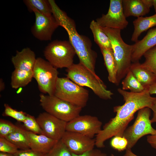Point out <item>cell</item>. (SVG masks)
Masks as SVG:
<instances>
[{
  "instance_id": "ac0fdd59",
  "label": "cell",
  "mask_w": 156,
  "mask_h": 156,
  "mask_svg": "<svg viewBox=\"0 0 156 156\" xmlns=\"http://www.w3.org/2000/svg\"><path fill=\"white\" fill-rule=\"evenodd\" d=\"M129 70L140 83L145 87H149L156 82V75L139 62L131 64Z\"/></svg>"
},
{
  "instance_id": "e0dca14e",
  "label": "cell",
  "mask_w": 156,
  "mask_h": 156,
  "mask_svg": "<svg viewBox=\"0 0 156 156\" xmlns=\"http://www.w3.org/2000/svg\"><path fill=\"white\" fill-rule=\"evenodd\" d=\"M30 149L45 154L48 153L58 141L43 134H37L27 131Z\"/></svg>"
},
{
  "instance_id": "44dd1931",
  "label": "cell",
  "mask_w": 156,
  "mask_h": 156,
  "mask_svg": "<svg viewBox=\"0 0 156 156\" xmlns=\"http://www.w3.org/2000/svg\"><path fill=\"white\" fill-rule=\"evenodd\" d=\"M107 71L108 80L116 85L117 66L112 49L100 48Z\"/></svg>"
},
{
  "instance_id": "f546056e",
  "label": "cell",
  "mask_w": 156,
  "mask_h": 156,
  "mask_svg": "<svg viewBox=\"0 0 156 156\" xmlns=\"http://www.w3.org/2000/svg\"><path fill=\"white\" fill-rule=\"evenodd\" d=\"M4 106L5 109L3 116L11 117L18 122H23L26 118V113L14 109L7 104H4Z\"/></svg>"
},
{
  "instance_id": "d6a6232c",
  "label": "cell",
  "mask_w": 156,
  "mask_h": 156,
  "mask_svg": "<svg viewBox=\"0 0 156 156\" xmlns=\"http://www.w3.org/2000/svg\"><path fill=\"white\" fill-rule=\"evenodd\" d=\"M18 150L17 146L4 138H0V152L14 154Z\"/></svg>"
},
{
  "instance_id": "8992f818",
  "label": "cell",
  "mask_w": 156,
  "mask_h": 156,
  "mask_svg": "<svg viewBox=\"0 0 156 156\" xmlns=\"http://www.w3.org/2000/svg\"><path fill=\"white\" fill-rule=\"evenodd\" d=\"M40 105L45 112L68 122L80 115L82 108L54 95H40Z\"/></svg>"
},
{
  "instance_id": "3957f363",
  "label": "cell",
  "mask_w": 156,
  "mask_h": 156,
  "mask_svg": "<svg viewBox=\"0 0 156 156\" xmlns=\"http://www.w3.org/2000/svg\"><path fill=\"white\" fill-rule=\"evenodd\" d=\"M109 38L117 66V85L125 77L131 64L133 45L125 43L121 37V30L101 27Z\"/></svg>"
},
{
  "instance_id": "9c48e42d",
  "label": "cell",
  "mask_w": 156,
  "mask_h": 156,
  "mask_svg": "<svg viewBox=\"0 0 156 156\" xmlns=\"http://www.w3.org/2000/svg\"><path fill=\"white\" fill-rule=\"evenodd\" d=\"M33 72L40 91L43 94L54 95L58 78L57 69L47 61L39 57L36 58Z\"/></svg>"
},
{
  "instance_id": "8fae6325",
  "label": "cell",
  "mask_w": 156,
  "mask_h": 156,
  "mask_svg": "<svg viewBox=\"0 0 156 156\" xmlns=\"http://www.w3.org/2000/svg\"><path fill=\"white\" fill-rule=\"evenodd\" d=\"M102 125V122L96 116L79 115L67 122L66 130L93 138L101 130Z\"/></svg>"
},
{
  "instance_id": "4dcf8cb0",
  "label": "cell",
  "mask_w": 156,
  "mask_h": 156,
  "mask_svg": "<svg viewBox=\"0 0 156 156\" xmlns=\"http://www.w3.org/2000/svg\"><path fill=\"white\" fill-rule=\"evenodd\" d=\"M18 127L8 121L1 119L0 138H5L13 132Z\"/></svg>"
},
{
  "instance_id": "f1b7e54d",
  "label": "cell",
  "mask_w": 156,
  "mask_h": 156,
  "mask_svg": "<svg viewBox=\"0 0 156 156\" xmlns=\"http://www.w3.org/2000/svg\"><path fill=\"white\" fill-rule=\"evenodd\" d=\"M23 123L28 131L37 134H42V131L34 116L27 114L26 118Z\"/></svg>"
},
{
  "instance_id": "7bdbcfd3",
  "label": "cell",
  "mask_w": 156,
  "mask_h": 156,
  "mask_svg": "<svg viewBox=\"0 0 156 156\" xmlns=\"http://www.w3.org/2000/svg\"><path fill=\"white\" fill-rule=\"evenodd\" d=\"M153 6L156 13V0H153Z\"/></svg>"
},
{
  "instance_id": "4fadbf2b",
  "label": "cell",
  "mask_w": 156,
  "mask_h": 156,
  "mask_svg": "<svg viewBox=\"0 0 156 156\" xmlns=\"http://www.w3.org/2000/svg\"><path fill=\"white\" fill-rule=\"evenodd\" d=\"M34 12L35 19L31 28L32 34L40 41L51 40L54 32L60 26L57 21L53 14L48 16L37 12Z\"/></svg>"
},
{
  "instance_id": "7a4b0ae2",
  "label": "cell",
  "mask_w": 156,
  "mask_h": 156,
  "mask_svg": "<svg viewBox=\"0 0 156 156\" xmlns=\"http://www.w3.org/2000/svg\"><path fill=\"white\" fill-rule=\"evenodd\" d=\"M52 14L60 26L63 27L67 31L69 41L74 48L79 63L83 65L94 75L97 57L96 53L92 49V44L89 39L79 34L74 21L62 10L55 2L51 3Z\"/></svg>"
},
{
  "instance_id": "ba28073f",
  "label": "cell",
  "mask_w": 156,
  "mask_h": 156,
  "mask_svg": "<svg viewBox=\"0 0 156 156\" xmlns=\"http://www.w3.org/2000/svg\"><path fill=\"white\" fill-rule=\"evenodd\" d=\"M151 113V109L147 107L139 109L134 123L126 129L123 136L128 141L126 149H131L138 141L144 135L156 133V129L151 125L150 118Z\"/></svg>"
},
{
  "instance_id": "5b68a950",
  "label": "cell",
  "mask_w": 156,
  "mask_h": 156,
  "mask_svg": "<svg viewBox=\"0 0 156 156\" xmlns=\"http://www.w3.org/2000/svg\"><path fill=\"white\" fill-rule=\"evenodd\" d=\"M45 57L56 68H69L73 63L76 54L69 41L54 40L45 47L44 51Z\"/></svg>"
},
{
  "instance_id": "8d00e7d4",
  "label": "cell",
  "mask_w": 156,
  "mask_h": 156,
  "mask_svg": "<svg viewBox=\"0 0 156 156\" xmlns=\"http://www.w3.org/2000/svg\"><path fill=\"white\" fill-rule=\"evenodd\" d=\"M153 112V116L151 119L152 123L156 122V97L154 101L153 107L151 109Z\"/></svg>"
},
{
  "instance_id": "83f0119b",
  "label": "cell",
  "mask_w": 156,
  "mask_h": 156,
  "mask_svg": "<svg viewBox=\"0 0 156 156\" xmlns=\"http://www.w3.org/2000/svg\"><path fill=\"white\" fill-rule=\"evenodd\" d=\"M45 156H72V153L61 140L58 141Z\"/></svg>"
},
{
  "instance_id": "9a60e30c",
  "label": "cell",
  "mask_w": 156,
  "mask_h": 156,
  "mask_svg": "<svg viewBox=\"0 0 156 156\" xmlns=\"http://www.w3.org/2000/svg\"><path fill=\"white\" fill-rule=\"evenodd\" d=\"M156 45V27L150 29L141 40L133 44L131 62H139L148 50Z\"/></svg>"
},
{
  "instance_id": "e575fe53",
  "label": "cell",
  "mask_w": 156,
  "mask_h": 156,
  "mask_svg": "<svg viewBox=\"0 0 156 156\" xmlns=\"http://www.w3.org/2000/svg\"><path fill=\"white\" fill-rule=\"evenodd\" d=\"M72 156H107V155L98 149H93L80 155L72 153Z\"/></svg>"
},
{
  "instance_id": "603a6c76",
  "label": "cell",
  "mask_w": 156,
  "mask_h": 156,
  "mask_svg": "<svg viewBox=\"0 0 156 156\" xmlns=\"http://www.w3.org/2000/svg\"><path fill=\"white\" fill-rule=\"evenodd\" d=\"M90 28L92 33L94 41L100 48L112 49L109 38L96 21L94 20L92 21Z\"/></svg>"
},
{
  "instance_id": "5bb4252c",
  "label": "cell",
  "mask_w": 156,
  "mask_h": 156,
  "mask_svg": "<svg viewBox=\"0 0 156 156\" xmlns=\"http://www.w3.org/2000/svg\"><path fill=\"white\" fill-rule=\"evenodd\" d=\"M71 153L80 155L94 148L95 139L80 133L66 131L60 140Z\"/></svg>"
},
{
  "instance_id": "30bf717a",
  "label": "cell",
  "mask_w": 156,
  "mask_h": 156,
  "mask_svg": "<svg viewBox=\"0 0 156 156\" xmlns=\"http://www.w3.org/2000/svg\"><path fill=\"white\" fill-rule=\"evenodd\" d=\"M126 18L124 13L122 0H110L107 13L96 19V21L101 27L121 30L128 25Z\"/></svg>"
},
{
  "instance_id": "2e32d148",
  "label": "cell",
  "mask_w": 156,
  "mask_h": 156,
  "mask_svg": "<svg viewBox=\"0 0 156 156\" xmlns=\"http://www.w3.org/2000/svg\"><path fill=\"white\" fill-rule=\"evenodd\" d=\"M36 58L35 53L30 48L26 47L21 51H16L11 61L15 69L27 71H33Z\"/></svg>"
},
{
  "instance_id": "277c9868",
  "label": "cell",
  "mask_w": 156,
  "mask_h": 156,
  "mask_svg": "<svg viewBox=\"0 0 156 156\" xmlns=\"http://www.w3.org/2000/svg\"><path fill=\"white\" fill-rule=\"evenodd\" d=\"M66 77L81 86L90 88L101 99H112L113 93L107 90L106 86L98 76L94 75L83 65L79 63L73 64L66 68Z\"/></svg>"
},
{
  "instance_id": "74e56055",
  "label": "cell",
  "mask_w": 156,
  "mask_h": 156,
  "mask_svg": "<svg viewBox=\"0 0 156 156\" xmlns=\"http://www.w3.org/2000/svg\"><path fill=\"white\" fill-rule=\"evenodd\" d=\"M148 91L151 95L156 94V82L148 87Z\"/></svg>"
},
{
  "instance_id": "ffe728a7",
  "label": "cell",
  "mask_w": 156,
  "mask_h": 156,
  "mask_svg": "<svg viewBox=\"0 0 156 156\" xmlns=\"http://www.w3.org/2000/svg\"><path fill=\"white\" fill-rule=\"evenodd\" d=\"M134 30L131 38L132 41L136 42L141 34L149 29L156 26V13L148 17L137 18L133 22Z\"/></svg>"
},
{
  "instance_id": "6da1fadb",
  "label": "cell",
  "mask_w": 156,
  "mask_h": 156,
  "mask_svg": "<svg viewBox=\"0 0 156 156\" xmlns=\"http://www.w3.org/2000/svg\"><path fill=\"white\" fill-rule=\"evenodd\" d=\"M117 90L123 96L125 102L122 105L114 107L116 115L106 123L96 135L95 146L97 148L104 147L105 141L114 136H123L128 124L134 118L135 113L145 107L151 110L155 99L151 96L148 87L140 93L128 92L120 88Z\"/></svg>"
},
{
  "instance_id": "7c38bea8",
  "label": "cell",
  "mask_w": 156,
  "mask_h": 156,
  "mask_svg": "<svg viewBox=\"0 0 156 156\" xmlns=\"http://www.w3.org/2000/svg\"><path fill=\"white\" fill-rule=\"evenodd\" d=\"M42 134L57 141L60 140L66 131L67 122L45 112L36 118Z\"/></svg>"
},
{
  "instance_id": "ab89813d",
  "label": "cell",
  "mask_w": 156,
  "mask_h": 156,
  "mask_svg": "<svg viewBox=\"0 0 156 156\" xmlns=\"http://www.w3.org/2000/svg\"><path fill=\"white\" fill-rule=\"evenodd\" d=\"M122 156H138L134 153L131 149H126L125 154Z\"/></svg>"
},
{
  "instance_id": "cb8c5ba5",
  "label": "cell",
  "mask_w": 156,
  "mask_h": 156,
  "mask_svg": "<svg viewBox=\"0 0 156 156\" xmlns=\"http://www.w3.org/2000/svg\"><path fill=\"white\" fill-rule=\"evenodd\" d=\"M33 78V71H27L15 69L11 75V86L14 89L25 87L31 81Z\"/></svg>"
},
{
  "instance_id": "d4e9b609",
  "label": "cell",
  "mask_w": 156,
  "mask_h": 156,
  "mask_svg": "<svg viewBox=\"0 0 156 156\" xmlns=\"http://www.w3.org/2000/svg\"><path fill=\"white\" fill-rule=\"evenodd\" d=\"M23 2L30 12H37L48 16L52 15L51 7L49 0H24Z\"/></svg>"
},
{
  "instance_id": "836d02e7",
  "label": "cell",
  "mask_w": 156,
  "mask_h": 156,
  "mask_svg": "<svg viewBox=\"0 0 156 156\" xmlns=\"http://www.w3.org/2000/svg\"><path fill=\"white\" fill-rule=\"evenodd\" d=\"M14 156H45L46 154L35 151L30 148L18 150Z\"/></svg>"
},
{
  "instance_id": "d590c367",
  "label": "cell",
  "mask_w": 156,
  "mask_h": 156,
  "mask_svg": "<svg viewBox=\"0 0 156 156\" xmlns=\"http://www.w3.org/2000/svg\"><path fill=\"white\" fill-rule=\"evenodd\" d=\"M147 141L153 148L156 150V133L148 135L147 137Z\"/></svg>"
},
{
  "instance_id": "52a82bcc",
  "label": "cell",
  "mask_w": 156,
  "mask_h": 156,
  "mask_svg": "<svg viewBox=\"0 0 156 156\" xmlns=\"http://www.w3.org/2000/svg\"><path fill=\"white\" fill-rule=\"evenodd\" d=\"M54 95L83 108L87 104L89 92L88 90L75 83L67 77H58Z\"/></svg>"
},
{
  "instance_id": "4316f807",
  "label": "cell",
  "mask_w": 156,
  "mask_h": 156,
  "mask_svg": "<svg viewBox=\"0 0 156 156\" xmlns=\"http://www.w3.org/2000/svg\"><path fill=\"white\" fill-rule=\"evenodd\" d=\"M145 60L141 64L156 75V45L144 54Z\"/></svg>"
},
{
  "instance_id": "ee69618b",
  "label": "cell",
  "mask_w": 156,
  "mask_h": 156,
  "mask_svg": "<svg viewBox=\"0 0 156 156\" xmlns=\"http://www.w3.org/2000/svg\"><path fill=\"white\" fill-rule=\"evenodd\" d=\"M109 156H114V154H111Z\"/></svg>"
},
{
  "instance_id": "484cf974",
  "label": "cell",
  "mask_w": 156,
  "mask_h": 156,
  "mask_svg": "<svg viewBox=\"0 0 156 156\" xmlns=\"http://www.w3.org/2000/svg\"><path fill=\"white\" fill-rule=\"evenodd\" d=\"M121 83L122 90H129L130 92L133 93L141 92L144 91L146 88L140 83L130 70Z\"/></svg>"
},
{
  "instance_id": "1f68e13d",
  "label": "cell",
  "mask_w": 156,
  "mask_h": 156,
  "mask_svg": "<svg viewBox=\"0 0 156 156\" xmlns=\"http://www.w3.org/2000/svg\"><path fill=\"white\" fill-rule=\"evenodd\" d=\"M112 148L118 151H122L127 149L128 141L123 136H116L113 137L110 142Z\"/></svg>"
},
{
  "instance_id": "d6986e66",
  "label": "cell",
  "mask_w": 156,
  "mask_h": 156,
  "mask_svg": "<svg viewBox=\"0 0 156 156\" xmlns=\"http://www.w3.org/2000/svg\"><path fill=\"white\" fill-rule=\"evenodd\" d=\"M123 10L126 18L134 16L137 18L148 14L150 8L144 3L142 0H122Z\"/></svg>"
},
{
  "instance_id": "f35d334b",
  "label": "cell",
  "mask_w": 156,
  "mask_h": 156,
  "mask_svg": "<svg viewBox=\"0 0 156 156\" xmlns=\"http://www.w3.org/2000/svg\"><path fill=\"white\" fill-rule=\"evenodd\" d=\"M144 4L150 8L153 6V0H142Z\"/></svg>"
},
{
  "instance_id": "b9f144b4",
  "label": "cell",
  "mask_w": 156,
  "mask_h": 156,
  "mask_svg": "<svg viewBox=\"0 0 156 156\" xmlns=\"http://www.w3.org/2000/svg\"><path fill=\"white\" fill-rule=\"evenodd\" d=\"M0 156H14V155L13 154L9 153L0 152Z\"/></svg>"
},
{
  "instance_id": "7402d4cb",
  "label": "cell",
  "mask_w": 156,
  "mask_h": 156,
  "mask_svg": "<svg viewBox=\"0 0 156 156\" xmlns=\"http://www.w3.org/2000/svg\"><path fill=\"white\" fill-rule=\"evenodd\" d=\"M5 138L16 146L18 149L30 148L27 131L20 127H18L13 132Z\"/></svg>"
},
{
  "instance_id": "60d3db41",
  "label": "cell",
  "mask_w": 156,
  "mask_h": 156,
  "mask_svg": "<svg viewBox=\"0 0 156 156\" xmlns=\"http://www.w3.org/2000/svg\"><path fill=\"white\" fill-rule=\"evenodd\" d=\"M5 88V85L3 79H1L0 80V91L3 90Z\"/></svg>"
}]
</instances>
